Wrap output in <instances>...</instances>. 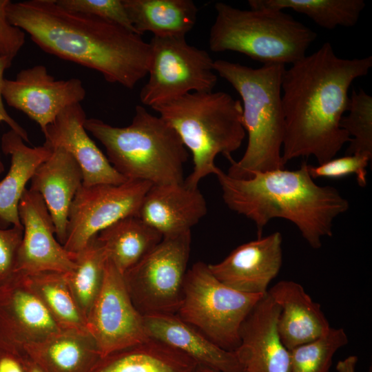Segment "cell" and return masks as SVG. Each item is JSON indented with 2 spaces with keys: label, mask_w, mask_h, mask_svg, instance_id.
<instances>
[{
  "label": "cell",
  "mask_w": 372,
  "mask_h": 372,
  "mask_svg": "<svg viewBox=\"0 0 372 372\" xmlns=\"http://www.w3.org/2000/svg\"><path fill=\"white\" fill-rule=\"evenodd\" d=\"M372 67V56L344 59L329 42L285 69L282 83L284 164L313 156L318 164L333 158L351 141L340 127L347 111L349 89Z\"/></svg>",
  "instance_id": "6da1fadb"
},
{
  "label": "cell",
  "mask_w": 372,
  "mask_h": 372,
  "mask_svg": "<svg viewBox=\"0 0 372 372\" xmlns=\"http://www.w3.org/2000/svg\"><path fill=\"white\" fill-rule=\"evenodd\" d=\"M10 22L46 53L133 89L148 73L151 50L141 35L114 23L66 10L55 0L10 2Z\"/></svg>",
  "instance_id": "7a4b0ae2"
},
{
  "label": "cell",
  "mask_w": 372,
  "mask_h": 372,
  "mask_svg": "<svg viewBox=\"0 0 372 372\" xmlns=\"http://www.w3.org/2000/svg\"><path fill=\"white\" fill-rule=\"evenodd\" d=\"M214 175L225 205L255 223L258 238L271 219L283 218L311 247L319 249L324 237L332 236L334 219L349 208L336 188L314 182L306 161L298 169L258 172L248 179L233 178L219 167Z\"/></svg>",
  "instance_id": "3957f363"
},
{
  "label": "cell",
  "mask_w": 372,
  "mask_h": 372,
  "mask_svg": "<svg viewBox=\"0 0 372 372\" xmlns=\"http://www.w3.org/2000/svg\"><path fill=\"white\" fill-rule=\"evenodd\" d=\"M213 68L240 96L242 123L248 136L243 156L238 161L229 160L231 166L227 174L235 178L248 179L256 172L284 169L281 83L285 65L269 63L253 68L216 60Z\"/></svg>",
  "instance_id": "277c9868"
},
{
  "label": "cell",
  "mask_w": 372,
  "mask_h": 372,
  "mask_svg": "<svg viewBox=\"0 0 372 372\" xmlns=\"http://www.w3.org/2000/svg\"><path fill=\"white\" fill-rule=\"evenodd\" d=\"M84 127L104 146L111 165L127 180L152 185L184 181L186 147L172 127L142 105L136 106L126 127H114L95 118H86Z\"/></svg>",
  "instance_id": "5b68a950"
},
{
  "label": "cell",
  "mask_w": 372,
  "mask_h": 372,
  "mask_svg": "<svg viewBox=\"0 0 372 372\" xmlns=\"http://www.w3.org/2000/svg\"><path fill=\"white\" fill-rule=\"evenodd\" d=\"M152 108L192 153L193 170L184 180L190 187H198L203 178L214 174L218 154L231 159L246 135L242 103L225 92H190Z\"/></svg>",
  "instance_id": "8992f818"
},
{
  "label": "cell",
  "mask_w": 372,
  "mask_h": 372,
  "mask_svg": "<svg viewBox=\"0 0 372 372\" xmlns=\"http://www.w3.org/2000/svg\"><path fill=\"white\" fill-rule=\"evenodd\" d=\"M216 16L209 35L214 52H239L263 64H291L307 55L317 37L310 28L283 10H241L215 4Z\"/></svg>",
  "instance_id": "52a82bcc"
},
{
  "label": "cell",
  "mask_w": 372,
  "mask_h": 372,
  "mask_svg": "<svg viewBox=\"0 0 372 372\" xmlns=\"http://www.w3.org/2000/svg\"><path fill=\"white\" fill-rule=\"evenodd\" d=\"M265 295L233 289L216 278L208 264L197 262L187 269L176 314L221 348L234 351L242 322Z\"/></svg>",
  "instance_id": "ba28073f"
},
{
  "label": "cell",
  "mask_w": 372,
  "mask_h": 372,
  "mask_svg": "<svg viewBox=\"0 0 372 372\" xmlns=\"http://www.w3.org/2000/svg\"><path fill=\"white\" fill-rule=\"evenodd\" d=\"M191 242V231L163 238L123 274L130 297L141 315L177 313Z\"/></svg>",
  "instance_id": "9c48e42d"
},
{
  "label": "cell",
  "mask_w": 372,
  "mask_h": 372,
  "mask_svg": "<svg viewBox=\"0 0 372 372\" xmlns=\"http://www.w3.org/2000/svg\"><path fill=\"white\" fill-rule=\"evenodd\" d=\"M149 79L140 100L152 106L186 94L211 92L217 82L214 61L205 50L189 45L185 37H152Z\"/></svg>",
  "instance_id": "30bf717a"
},
{
  "label": "cell",
  "mask_w": 372,
  "mask_h": 372,
  "mask_svg": "<svg viewBox=\"0 0 372 372\" xmlns=\"http://www.w3.org/2000/svg\"><path fill=\"white\" fill-rule=\"evenodd\" d=\"M152 185L136 180L120 185H82L68 212L65 249L75 254L112 224L127 216H138L142 200Z\"/></svg>",
  "instance_id": "8fae6325"
},
{
  "label": "cell",
  "mask_w": 372,
  "mask_h": 372,
  "mask_svg": "<svg viewBox=\"0 0 372 372\" xmlns=\"http://www.w3.org/2000/svg\"><path fill=\"white\" fill-rule=\"evenodd\" d=\"M101 358L147 340L143 316L134 305L123 274L107 258L101 289L86 319Z\"/></svg>",
  "instance_id": "7c38bea8"
},
{
  "label": "cell",
  "mask_w": 372,
  "mask_h": 372,
  "mask_svg": "<svg viewBox=\"0 0 372 372\" xmlns=\"http://www.w3.org/2000/svg\"><path fill=\"white\" fill-rule=\"evenodd\" d=\"M1 94L6 103L35 121L43 134L65 108L81 103L86 95L77 78L56 80L43 65L21 70L14 79H4Z\"/></svg>",
  "instance_id": "4fadbf2b"
},
{
  "label": "cell",
  "mask_w": 372,
  "mask_h": 372,
  "mask_svg": "<svg viewBox=\"0 0 372 372\" xmlns=\"http://www.w3.org/2000/svg\"><path fill=\"white\" fill-rule=\"evenodd\" d=\"M23 235L15 275L45 271L69 273L75 267V254L68 252L56 237L55 226L41 196L25 189L19 203Z\"/></svg>",
  "instance_id": "5bb4252c"
},
{
  "label": "cell",
  "mask_w": 372,
  "mask_h": 372,
  "mask_svg": "<svg viewBox=\"0 0 372 372\" xmlns=\"http://www.w3.org/2000/svg\"><path fill=\"white\" fill-rule=\"evenodd\" d=\"M62 328L21 275L0 287V345L21 355Z\"/></svg>",
  "instance_id": "9a60e30c"
},
{
  "label": "cell",
  "mask_w": 372,
  "mask_h": 372,
  "mask_svg": "<svg viewBox=\"0 0 372 372\" xmlns=\"http://www.w3.org/2000/svg\"><path fill=\"white\" fill-rule=\"evenodd\" d=\"M282 236L274 232L244 243L222 261L208 264L214 276L238 291L265 295L282 264Z\"/></svg>",
  "instance_id": "2e32d148"
},
{
  "label": "cell",
  "mask_w": 372,
  "mask_h": 372,
  "mask_svg": "<svg viewBox=\"0 0 372 372\" xmlns=\"http://www.w3.org/2000/svg\"><path fill=\"white\" fill-rule=\"evenodd\" d=\"M279 313V307L267 293L242 322L234 351L241 372H290L289 351L277 329Z\"/></svg>",
  "instance_id": "e0dca14e"
},
{
  "label": "cell",
  "mask_w": 372,
  "mask_h": 372,
  "mask_svg": "<svg viewBox=\"0 0 372 372\" xmlns=\"http://www.w3.org/2000/svg\"><path fill=\"white\" fill-rule=\"evenodd\" d=\"M86 114L81 103L64 109L43 133L44 145L61 147L76 159L83 172V185H120L127 180L111 165L84 127Z\"/></svg>",
  "instance_id": "ac0fdd59"
},
{
  "label": "cell",
  "mask_w": 372,
  "mask_h": 372,
  "mask_svg": "<svg viewBox=\"0 0 372 372\" xmlns=\"http://www.w3.org/2000/svg\"><path fill=\"white\" fill-rule=\"evenodd\" d=\"M207 212L206 200L198 187L183 181L152 185L138 216L165 238L191 231Z\"/></svg>",
  "instance_id": "d6986e66"
},
{
  "label": "cell",
  "mask_w": 372,
  "mask_h": 372,
  "mask_svg": "<svg viewBox=\"0 0 372 372\" xmlns=\"http://www.w3.org/2000/svg\"><path fill=\"white\" fill-rule=\"evenodd\" d=\"M81 167L68 152L52 148L50 156L35 170L29 189L43 198L55 226L56 237L63 246L72 202L83 185Z\"/></svg>",
  "instance_id": "ffe728a7"
},
{
  "label": "cell",
  "mask_w": 372,
  "mask_h": 372,
  "mask_svg": "<svg viewBox=\"0 0 372 372\" xmlns=\"http://www.w3.org/2000/svg\"><path fill=\"white\" fill-rule=\"evenodd\" d=\"M149 338L160 341L186 355L198 365L220 372H241L234 351L225 350L176 314L143 316Z\"/></svg>",
  "instance_id": "44dd1931"
},
{
  "label": "cell",
  "mask_w": 372,
  "mask_h": 372,
  "mask_svg": "<svg viewBox=\"0 0 372 372\" xmlns=\"http://www.w3.org/2000/svg\"><path fill=\"white\" fill-rule=\"evenodd\" d=\"M280 308L279 336L289 351L326 334L331 326L319 303L293 280H281L267 291Z\"/></svg>",
  "instance_id": "7402d4cb"
},
{
  "label": "cell",
  "mask_w": 372,
  "mask_h": 372,
  "mask_svg": "<svg viewBox=\"0 0 372 372\" xmlns=\"http://www.w3.org/2000/svg\"><path fill=\"white\" fill-rule=\"evenodd\" d=\"M2 152L10 156L8 174L0 181V229L22 225L19 216L20 199L37 168L51 155L52 149L45 145L29 147L12 130L1 139Z\"/></svg>",
  "instance_id": "603a6c76"
},
{
  "label": "cell",
  "mask_w": 372,
  "mask_h": 372,
  "mask_svg": "<svg viewBox=\"0 0 372 372\" xmlns=\"http://www.w3.org/2000/svg\"><path fill=\"white\" fill-rule=\"evenodd\" d=\"M25 355L45 372H92L101 358L91 334L79 329H61L29 346Z\"/></svg>",
  "instance_id": "cb8c5ba5"
},
{
  "label": "cell",
  "mask_w": 372,
  "mask_h": 372,
  "mask_svg": "<svg viewBox=\"0 0 372 372\" xmlns=\"http://www.w3.org/2000/svg\"><path fill=\"white\" fill-rule=\"evenodd\" d=\"M197 366L183 353L149 338L101 358L92 372H195Z\"/></svg>",
  "instance_id": "d4e9b609"
},
{
  "label": "cell",
  "mask_w": 372,
  "mask_h": 372,
  "mask_svg": "<svg viewBox=\"0 0 372 372\" xmlns=\"http://www.w3.org/2000/svg\"><path fill=\"white\" fill-rule=\"evenodd\" d=\"M138 34L185 37L194 28L198 8L192 0H123Z\"/></svg>",
  "instance_id": "484cf974"
},
{
  "label": "cell",
  "mask_w": 372,
  "mask_h": 372,
  "mask_svg": "<svg viewBox=\"0 0 372 372\" xmlns=\"http://www.w3.org/2000/svg\"><path fill=\"white\" fill-rule=\"evenodd\" d=\"M97 237L107 258L123 274L152 249L163 236L138 216L123 218L100 231Z\"/></svg>",
  "instance_id": "4316f807"
},
{
  "label": "cell",
  "mask_w": 372,
  "mask_h": 372,
  "mask_svg": "<svg viewBox=\"0 0 372 372\" xmlns=\"http://www.w3.org/2000/svg\"><path fill=\"white\" fill-rule=\"evenodd\" d=\"M21 276L61 328L87 330L86 320L71 292L66 273L45 271Z\"/></svg>",
  "instance_id": "83f0119b"
},
{
  "label": "cell",
  "mask_w": 372,
  "mask_h": 372,
  "mask_svg": "<svg viewBox=\"0 0 372 372\" xmlns=\"http://www.w3.org/2000/svg\"><path fill=\"white\" fill-rule=\"evenodd\" d=\"M248 5L250 9H291L329 30L355 25L366 6L364 0H249Z\"/></svg>",
  "instance_id": "f1b7e54d"
},
{
  "label": "cell",
  "mask_w": 372,
  "mask_h": 372,
  "mask_svg": "<svg viewBox=\"0 0 372 372\" xmlns=\"http://www.w3.org/2000/svg\"><path fill=\"white\" fill-rule=\"evenodd\" d=\"M107 256L97 235L75 254V267L66 273L73 297L85 320L103 285Z\"/></svg>",
  "instance_id": "f546056e"
},
{
  "label": "cell",
  "mask_w": 372,
  "mask_h": 372,
  "mask_svg": "<svg viewBox=\"0 0 372 372\" xmlns=\"http://www.w3.org/2000/svg\"><path fill=\"white\" fill-rule=\"evenodd\" d=\"M348 342L342 328L331 327L322 336L289 350L290 372H329L334 355Z\"/></svg>",
  "instance_id": "4dcf8cb0"
},
{
  "label": "cell",
  "mask_w": 372,
  "mask_h": 372,
  "mask_svg": "<svg viewBox=\"0 0 372 372\" xmlns=\"http://www.w3.org/2000/svg\"><path fill=\"white\" fill-rule=\"evenodd\" d=\"M347 112L340 121L341 128L351 138L345 155L361 154L372 159V96L362 89H353Z\"/></svg>",
  "instance_id": "1f68e13d"
},
{
  "label": "cell",
  "mask_w": 372,
  "mask_h": 372,
  "mask_svg": "<svg viewBox=\"0 0 372 372\" xmlns=\"http://www.w3.org/2000/svg\"><path fill=\"white\" fill-rule=\"evenodd\" d=\"M61 7L73 12L94 16L136 32L123 0H55Z\"/></svg>",
  "instance_id": "d6a6232c"
},
{
  "label": "cell",
  "mask_w": 372,
  "mask_h": 372,
  "mask_svg": "<svg viewBox=\"0 0 372 372\" xmlns=\"http://www.w3.org/2000/svg\"><path fill=\"white\" fill-rule=\"evenodd\" d=\"M371 158L365 155H345L313 166L308 164V172L314 180L318 178H340L355 175L359 186L366 185V168Z\"/></svg>",
  "instance_id": "836d02e7"
},
{
  "label": "cell",
  "mask_w": 372,
  "mask_h": 372,
  "mask_svg": "<svg viewBox=\"0 0 372 372\" xmlns=\"http://www.w3.org/2000/svg\"><path fill=\"white\" fill-rule=\"evenodd\" d=\"M23 235V225L0 229V287L16 276V264Z\"/></svg>",
  "instance_id": "e575fe53"
},
{
  "label": "cell",
  "mask_w": 372,
  "mask_h": 372,
  "mask_svg": "<svg viewBox=\"0 0 372 372\" xmlns=\"http://www.w3.org/2000/svg\"><path fill=\"white\" fill-rule=\"evenodd\" d=\"M10 2L0 0V56L12 61L25 43V34L8 19L7 10Z\"/></svg>",
  "instance_id": "d590c367"
},
{
  "label": "cell",
  "mask_w": 372,
  "mask_h": 372,
  "mask_svg": "<svg viewBox=\"0 0 372 372\" xmlns=\"http://www.w3.org/2000/svg\"><path fill=\"white\" fill-rule=\"evenodd\" d=\"M12 63V61L9 59L0 56V123H6L10 130L19 134L25 142L29 143L30 140L26 130L9 115L3 104L1 94L2 85L5 79L3 74L5 71L10 67Z\"/></svg>",
  "instance_id": "8d00e7d4"
},
{
  "label": "cell",
  "mask_w": 372,
  "mask_h": 372,
  "mask_svg": "<svg viewBox=\"0 0 372 372\" xmlns=\"http://www.w3.org/2000/svg\"><path fill=\"white\" fill-rule=\"evenodd\" d=\"M0 372H26V355L0 345Z\"/></svg>",
  "instance_id": "74e56055"
},
{
  "label": "cell",
  "mask_w": 372,
  "mask_h": 372,
  "mask_svg": "<svg viewBox=\"0 0 372 372\" xmlns=\"http://www.w3.org/2000/svg\"><path fill=\"white\" fill-rule=\"evenodd\" d=\"M358 360L356 355H349L338 362L336 371L338 372H355V367Z\"/></svg>",
  "instance_id": "f35d334b"
},
{
  "label": "cell",
  "mask_w": 372,
  "mask_h": 372,
  "mask_svg": "<svg viewBox=\"0 0 372 372\" xmlns=\"http://www.w3.org/2000/svg\"><path fill=\"white\" fill-rule=\"evenodd\" d=\"M26 372H45L36 362L26 355Z\"/></svg>",
  "instance_id": "ab89813d"
},
{
  "label": "cell",
  "mask_w": 372,
  "mask_h": 372,
  "mask_svg": "<svg viewBox=\"0 0 372 372\" xmlns=\"http://www.w3.org/2000/svg\"><path fill=\"white\" fill-rule=\"evenodd\" d=\"M195 372H220V371L198 365Z\"/></svg>",
  "instance_id": "60d3db41"
},
{
  "label": "cell",
  "mask_w": 372,
  "mask_h": 372,
  "mask_svg": "<svg viewBox=\"0 0 372 372\" xmlns=\"http://www.w3.org/2000/svg\"><path fill=\"white\" fill-rule=\"evenodd\" d=\"M4 165L0 158V174L4 172Z\"/></svg>",
  "instance_id": "b9f144b4"
}]
</instances>
